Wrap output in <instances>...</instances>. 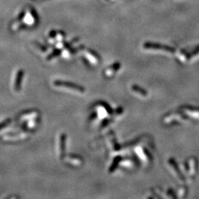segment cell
<instances>
[{
  "mask_svg": "<svg viewBox=\"0 0 199 199\" xmlns=\"http://www.w3.org/2000/svg\"><path fill=\"white\" fill-rule=\"evenodd\" d=\"M120 67V63H115L114 65H112L111 66H110L109 68H108L106 71V74L107 75H111L114 73H115L116 72H117L118 69Z\"/></svg>",
  "mask_w": 199,
  "mask_h": 199,
  "instance_id": "obj_6",
  "label": "cell"
},
{
  "mask_svg": "<svg viewBox=\"0 0 199 199\" xmlns=\"http://www.w3.org/2000/svg\"><path fill=\"white\" fill-rule=\"evenodd\" d=\"M86 56L88 57V60H89L91 62L95 63V64L100 61V57H99L94 52L92 51L90 49H88L86 51Z\"/></svg>",
  "mask_w": 199,
  "mask_h": 199,
  "instance_id": "obj_4",
  "label": "cell"
},
{
  "mask_svg": "<svg viewBox=\"0 0 199 199\" xmlns=\"http://www.w3.org/2000/svg\"><path fill=\"white\" fill-rule=\"evenodd\" d=\"M121 160V158L119 157H116L115 159H114V161H113L112 162V165H111L110 168H109V172L110 173H112L114 172V170H115V169L117 168V167L118 166V164H119V161Z\"/></svg>",
  "mask_w": 199,
  "mask_h": 199,
  "instance_id": "obj_8",
  "label": "cell"
},
{
  "mask_svg": "<svg viewBox=\"0 0 199 199\" xmlns=\"http://www.w3.org/2000/svg\"><path fill=\"white\" fill-rule=\"evenodd\" d=\"M68 159L71 162H72V163L74 164H76V165H79V164H80L82 162H83V159H82V157L75 154L69 155Z\"/></svg>",
  "mask_w": 199,
  "mask_h": 199,
  "instance_id": "obj_7",
  "label": "cell"
},
{
  "mask_svg": "<svg viewBox=\"0 0 199 199\" xmlns=\"http://www.w3.org/2000/svg\"><path fill=\"white\" fill-rule=\"evenodd\" d=\"M131 88H132V90L134 91V92H136V93L140 94L142 96L147 95V92H145V91L144 90V89H142V88H140V86H138L133 85Z\"/></svg>",
  "mask_w": 199,
  "mask_h": 199,
  "instance_id": "obj_9",
  "label": "cell"
},
{
  "mask_svg": "<svg viewBox=\"0 0 199 199\" xmlns=\"http://www.w3.org/2000/svg\"><path fill=\"white\" fill-rule=\"evenodd\" d=\"M38 111L36 110H29V111H24L22 112V114H20V117L22 118V119H27L28 117H32L33 116H37L38 115Z\"/></svg>",
  "mask_w": 199,
  "mask_h": 199,
  "instance_id": "obj_5",
  "label": "cell"
},
{
  "mask_svg": "<svg viewBox=\"0 0 199 199\" xmlns=\"http://www.w3.org/2000/svg\"><path fill=\"white\" fill-rule=\"evenodd\" d=\"M11 121H12V119L8 118V119H5V120H4L3 122H2V123H0V131L2 129H3L4 128H5V127H7L9 124H10Z\"/></svg>",
  "mask_w": 199,
  "mask_h": 199,
  "instance_id": "obj_10",
  "label": "cell"
},
{
  "mask_svg": "<svg viewBox=\"0 0 199 199\" xmlns=\"http://www.w3.org/2000/svg\"><path fill=\"white\" fill-rule=\"evenodd\" d=\"M60 53H61V51L60 50H55L53 53H52L51 54L49 55L47 57V60H48V61H49V60L53 59V58H55V56H58V55H59Z\"/></svg>",
  "mask_w": 199,
  "mask_h": 199,
  "instance_id": "obj_11",
  "label": "cell"
},
{
  "mask_svg": "<svg viewBox=\"0 0 199 199\" xmlns=\"http://www.w3.org/2000/svg\"><path fill=\"white\" fill-rule=\"evenodd\" d=\"M24 72L23 69H19L17 72L16 76L15 78V82H14V89L16 92H19L22 86V83L23 78H24Z\"/></svg>",
  "mask_w": 199,
  "mask_h": 199,
  "instance_id": "obj_2",
  "label": "cell"
},
{
  "mask_svg": "<svg viewBox=\"0 0 199 199\" xmlns=\"http://www.w3.org/2000/svg\"><path fill=\"white\" fill-rule=\"evenodd\" d=\"M66 136L65 134H61L60 136V158L63 159L66 153Z\"/></svg>",
  "mask_w": 199,
  "mask_h": 199,
  "instance_id": "obj_3",
  "label": "cell"
},
{
  "mask_svg": "<svg viewBox=\"0 0 199 199\" xmlns=\"http://www.w3.org/2000/svg\"><path fill=\"white\" fill-rule=\"evenodd\" d=\"M53 84L57 87H64V88H69V89H72V90L81 92V93H84L86 91L84 87H83L82 86H80L76 84H73V83H70V82L62 81V80H55Z\"/></svg>",
  "mask_w": 199,
  "mask_h": 199,
  "instance_id": "obj_1",
  "label": "cell"
}]
</instances>
